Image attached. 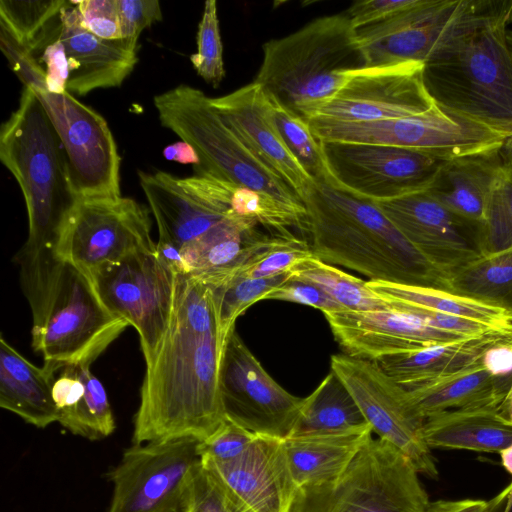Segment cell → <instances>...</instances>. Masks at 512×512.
Segmentation results:
<instances>
[{"label": "cell", "mask_w": 512, "mask_h": 512, "mask_svg": "<svg viewBox=\"0 0 512 512\" xmlns=\"http://www.w3.org/2000/svg\"><path fill=\"white\" fill-rule=\"evenodd\" d=\"M138 179L154 215L158 238L180 248L232 218L230 198L235 184L229 181L208 174L178 178L165 171L141 170Z\"/></svg>", "instance_id": "obj_18"}, {"label": "cell", "mask_w": 512, "mask_h": 512, "mask_svg": "<svg viewBox=\"0 0 512 512\" xmlns=\"http://www.w3.org/2000/svg\"><path fill=\"white\" fill-rule=\"evenodd\" d=\"M0 160L26 203L29 229L22 248H55L80 196L58 135L29 88L23 89L17 109L1 126Z\"/></svg>", "instance_id": "obj_6"}, {"label": "cell", "mask_w": 512, "mask_h": 512, "mask_svg": "<svg viewBox=\"0 0 512 512\" xmlns=\"http://www.w3.org/2000/svg\"><path fill=\"white\" fill-rule=\"evenodd\" d=\"M367 424L352 395L331 370L317 388L304 398L291 435L342 431Z\"/></svg>", "instance_id": "obj_33"}, {"label": "cell", "mask_w": 512, "mask_h": 512, "mask_svg": "<svg viewBox=\"0 0 512 512\" xmlns=\"http://www.w3.org/2000/svg\"><path fill=\"white\" fill-rule=\"evenodd\" d=\"M450 292L512 314V248L481 257L449 276Z\"/></svg>", "instance_id": "obj_34"}, {"label": "cell", "mask_w": 512, "mask_h": 512, "mask_svg": "<svg viewBox=\"0 0 512 512\" xmlns=\"http://www.w3.org/2000/svg\"><path fill=\"white\" fill-rule=\"evenodd\" d=\"M406 391L417 413L426 420L445 411L512 401V376L493 375L481 360Z\"/></svg>", "instance_id": "obj_29"}, {"label": "cell", "mask_w": 512, "mask_h": 512, "mask_svg": "<svg viewBox=\"0 0 512 512\" xmlns=\"http://www.w3.org/2000/svg\"><path fill=\"white\" fill-rule=\"evenodd\" d=\"M84 389L72 408L58 416V423L70 433L88 440H100L111 435L115 428L113 412L100 380L90 365H80Z\"/></svg>", "instance_id": "obj_38"}, {"label": "cell", "mask_w": 512, "mask_h": 512, "mask_svg": "<svg viewBox=\"0 0 512 512\" xmlns=\"http://www.w3.org/2000/svg\"><path fill=\"white\" fill-rule=\"evenodd\" d=\"M200 462L254 512H291L297 486L283 439L258 435L234 459Z\"/></svg>", "instance_id": "obj_22"}, {"label": "cell", "mask_w": 512, "mask_h": 512, "mask_svg": "<svg viewBox=\"0 0 512 512\" xmlns=\"http://www.w3.org/2000/svg\"><path fill=\"white\" fill-rule=\"evenodd\" d=\"M120 18L121 40L137 50L141 32L162 19L157 0H116Z\"/></svg>", "instance_id": "obj_46"}, {"label": "cell", "mask_w": 512, "mask_h": 512, "mask_svg": "<svg viewBox=\"0 0 512 512\" xmlns=\"http://www.w3.org/2000/svg\"><path fill=\"white\" fill-rule=\"evenodd\" d=\"M392 302L393 307L385 310L323 313L345 354L376 360L385 355L471 338L438 329Z\"/></svg>", "instance_id": "obj_21"}, {"label": "cell", "mask_w": 512, "mask_h": 512, "mask_svg": "<svg viewBox=\"0 0 512 512\" xmlns=\"http://www.w3.org/2000/svg\"><path fill=\"white\" fill-rule=\"evenodd\" d=\"M429 448L499 453L512 444V401L445 411L425 420Z\"/></svg>", "instance_id": "obj_25"}, {"label": "cell", "mask_w": 512, "mask_h": 512, "mask_svg": "<svg viewBox=\"0 0 512 512\" xmlns=\"http://www.w3.org/2000/svg\"><path fill=\"white\" fill-rule=\"evenodd\" d=\"M258 435L226 418L208 438L199 441L200 458L227 461L241 455Z\"/></svg>", "instance_id": "obj_44"}, {"label": "cell", "mask_w": 512, "mask_h": 512, "mask_svg": "<svg viewBox=\"0 0 512 512\" xmlns=\"http://www.w3.org/2000/svg\"><path fill=\"white\" fill-rule=\"evenodd\" d=\"M500 460L503 468L508 472L512 477V444L508 447L504 448L499 452ZM510 485L512 486V480Z\"/></svg>", "instance_id": "obj_55"}, {"label": "cell", "mask_w": 512, "mask_h": 512, "mask_svg": "<svg viewBox=\"0 0 512 512\" xmlns=\"http://www.w3.org/2000/svg\"><path fill=\"white\" fill-rule=\"evenodd\" d=\"M254 82L306 121L366 68L357 31L346 14L316 18L265 42Z\"/></svg>", "instance_id": "obj_5"}, {"label": "cell", "mask_w": 512, "mask_h": 512, "mask_svg": "<svg viewBox=\"0 0 512 512\" xmlns=\"http://www.w3.org/2000/svg\"><path fill=\"white\" fill-rule=\"evenodd\" d=\"M290 277L291 272L266 278L235 277L216 287L207 286L212 294L224 341L235 329V322L242 313L257 301L264 300Z\"/></svg>", "instance_id": "obj_39"}, {"label": "cell", "mask_w": 512, "mask_h": 512, "mask_svg": "<svg viewBox=\"0 0 512 512\" xmlns=\"http://www.w3.org/2000/svg\"><path fill=\"white\" fill-rule=\"evenodd\" d=\"M512 335V334H511ZM509 335L489 334L382 356L374 361L405 390L477 364L484 353Z\"/></svg>", "instance_id": "obj_31"}, {"label": "cell", "mask_w": 512, "mask_h": 512, "mask_svg": "<svg viewBox=\"0 0 512 512\" xmlns=\"http://www.w3.org/2000/svg\"><path fill=\"white\" fill-rule=\"evenodd\" d=\"M34 92L58 135L80 198L120 197L121 157L106 120L68 91Z\"/></svg>", "instance_id": "obj_15"}, {"label": "cell", "mask_w": 512, "mask_h": 512, "mask_svg": "<svg viewBox=\"0 0 512 512\" xmlns=\"http://www.w3.org/2000/svg\"><path fill=\"white\" fill-rule=\"evenodd\" d=\"M329 186L373 202L425 191L446 161L394 146L321 142Z\"/></svg>", "instance_id": "obj_14"}, {"label": "cell", "mask_w": 512, "mask_h": 512, "mask_svg": "<svg viewBox=\"0 0 512 512\" xmlns=\"http://www.w3.org/2000/svg\"><path fill=\"white\" fill-rule=\"evenodd\" d=\"M511 497V486L508 485L499 494L488 501L485 500H439L430 502L426 512H505Z\"/></svg>", "instance_id": "obj_51"}, {"label": "cell", "mask_w": 512, "mask_h": 512, "mask_svg": "<svg viewBox=\"0 0 512 512\" xmlns=\"http://www.w3.org/2000/svg\"><path fill=\"white\" fill-rule=\"evenodd\" d=\"M82 25L99 38L121 39L116 0H81L74 2Z\"/></svg>", "instance_id": "obj_47"}, {"label": "cell", "mask_w": 512, "mask_h": 512, "mask_svg": "<svg viewBox=\"0 0 512 512\" xmlns=\"http://www.w3.org/2000/svg\"><path fill=\"white\" fill-rule=\"evenodd\" d=\"M38 60L45 71L47 91H67L69 65L65 47L59 38L45 47Z\"/></svg>", "instance_id": "obj_50"}, {"label": "cell", "mask_w": 512, "mask_h": 512, "mask_svg": "<svg viewBox=\"0 0 512 512\" xmlns=\"http://www.w3.org/2000/svg\"><path fill=\"white\" fill-rule=\"evenodd\" d=\"M0 43L11 69L24 84V88L47 90L45 71L38 59L2 25Z\"/></svg>", "instance_id": "obj_45"}, {"label": "cell", "mask_w": 512, "mask_h": 512, "mask_svg": "<svg viewBox=\"0 0 512 512\" xmlns=\"http://www.w3.org/2000/svg\"><path fill=\"white\" fill-rule=\"evenodd\" d=\"M193 510H194V506H193V509L190 512H193Z\"/></svg>", "instance_id": "obj_58"}, {"label": "cell", "mask_w": 512, "mask_h": 512, "mask_svg": "<svg viewBox=\"0 0 512 512\" xmlns=\"http://www.w3.org/2000/svg\"><path fill=\"white\" fill-rule=\"evenodd\" d=\"M256 226L249 221L227 218L184 245L181 248L183 275L208 287L234 277L265 239L256 232Z\"/></svg>", "instance_id": "obj_26"}, {"label": "cell", "mask_w": 512, "mask_h": 512, "mask_svg": "<svg viewBox=\"0 0 512 512\" xmlns=\"http://www.w3.org/2000/svg\"><path fill=\"white\" fill-rule=\"evenodd\" d=\"M220 390L226 418L256 435L283 440L293 433L304 403L270 376L235 329L223 348Z\"/></svg>", "instance_id": "obj_16"}, {"label": "cell", "mask_w": 512, "mask_h": 512, "mask_svg": "<svg viewBox=\"0 0 512 512\" xmlns=\"http://www.w3.org/2000/svg\"><path fill=\"white\" fill-rule=\"evenodd\" d=\"M509 38L512 43V28L509 31ZM500 155L505 166L512 168V136L506 138L500 148Z\"/></svg>", "instance_id": "obj_54"}, {"label": "cell", "mask_w": 512, "mask_h": 512, "mask_svg": "<svg viewBox=\"0 0 512 512\" xmlns=\"http://www.w3.org/2000/svg\"><path fill=\"white\" fill-rule=\"evenodd\" d=\"M510 343L512 344V335L510 336Z\"/></svg>", "instance_id": "obj_57"}, {"label": "cell", "mask_w": 512, "mask_h": 512, "mask_svg": "<svg viewBox=\"0 0 512 512\" xmlns=\"http://www.w3.org/2000/svg\"><path fill=\"white\" fill-rule=\"evenodd\" d=\"M512 248V168L504 165L488 198L481 231L482 257Z\"/></svg>", "instance_id": "obj_41"}, {"label": "cell", "mask_w": 512, "mask_h": 512, "mask_svg": "<svg viewBox=\"0 0 512 512\" xmlns=\"http://www.w3.org/2000/svg\"><path fill=\"white\" fill-rule=\"evenodd\" d=\"M374 203L424 257L449 276L482 257V224L450 211L426 191Z\"/></svg>", "instance_id": "obj_19"}, {"label": "cell", "mask_w": 512, "mask_h": 512, "mask_svg": "<svg viewBox=\"0 0 512 512\" xmlns=\"http://www.w3.org/2000/svg\"><path fill=\"white\" fill-rule=\"evenodd\" d=\"M331 370L352 395L372 431L413 464L418 473L438 477V469L423 436L425 420L411 404L407 391L374 360L335 354Z\"/></svg>", "instance_id": "obj_13"}, {"label": "cell", "mask_w": 512, "mask_h": 512, "mask_svg": "<svg viewBox=\"0 0 512 512\" xmlns=\"http://www.w3.org/2000/svg\"><path fill=\"white\" fill-rule=\"evenodd\" d=\"M55 252L89 273L137 252H156L149 210L122 196L80 198Z\"/></svg>", "instance_id": "obj_12"}, {"label": "cell", "mask_w": 512, "mask_h": 512, "mask_svg": "<svg viewBox=\"0 0 512 512\" xmlns=\"http://www.w3.org/2000/svg\"><path fill=\"white\" fill-rule=\"evenodd\" d=\"M15 261L32 311V347L49 373L91 365L130 326L107 308L90 273L55 248H21Z\"/></svg>", "instance_id": "obj_3"}, {"label": "cell", "mask_w": 512, "mask_h": 512, "mask_svg": "<svg viewBox=\"0 0 512 512\" xmlns=\"http://www.w3.org/2000/svg\"><path fill=\"white\" fill-rule=\"evenodd\" d=\"M418 474L398 449L372 438L339 478L298 489L291 512H426Z\"/></svg>", "instance_id": "obj_8"}, {"label": "cell", "mask_w": 512, "mask_h": 512, "mask_svg": "<svg viewBox=\"0 0 512 512\" xmlns=\"http://www.w3.org/2000/svg\"><path fill=\"white\" fill-rule=\"evenodd\" d=\"M510 336L490 347L482 357V364L495 376H512V344Z\"/></svg>", "instance_id": "obj_52"}, {"label": "cell", "mask_w": 512, "mask_h": 512, "mask_svg": "<svg viewBox=\"0 0 512 512\" xmlns=\"http://www.w3.org/2000/svg\"><path fill=\"white\" fill-rule=\"evenodd\" d=\"M153 103L161 125L196 151V174L248 187L307 214L298 196L249 152L203 91L180 84L156 95Z\"/></svg>", "instance_id": "obj_7"}, {"label": "cell", "mask_w": 512, "mask_h": 512, "mask_svg": "<svg viewBox=\"0 0 512 512\" xmlns=\"http://www.w3.org/2000/svg\"><path fill=\"white\" fill-rule=\"evenodd\" d=\"M292 277L324 290L344 310L375 311L393 307L388 298L373 291L368 282L313 257L291 271Z\"/></svg>", "instance_id": "obj_37"}, {"label": "cell", "mask_w": 512, "mask_h": 512, "mask_svg": "<svg viewBox=\"0 0 512 512\" xmlns=\"http://www.w3.org/2000/svg\"><path fill=\"white\" fill-rule=\"evenodd\" d=\"M416 0H363L354 2L347 10L354 29L358 30L392 18L414 5Z\"/></svg>", "instance_id": "obj_49"}, {"label": "cell", "mask_w": 512, "mask_h": 512, "mask_svg": "<svg viewBox=\"0 0 512 512\" xmlns=\"http://www.w3.org/2000/svg\"><path fill=\"white\" fill-rule=\"evenodd\" d=\"M198 443L189 438L132 443L105 475L113 485L107 512H190L201 465Z\"/></svg>", "instance_id": "obj_9"}, {"label": "cell", "mask_w": 512, "mask_h": 512, "mask_svg": "<svg viewBox=\"0 0 512 512\" xmlns=\"http://www.w3.org/2000/svg\"><path fill=\"white\" fill-rule=\"evenodd\" d=\"M193 512H254L218 477L200 465L194 486Z\"/></svg>", "instance_id": "obj_43"}, {"label": "cell", "mask_w": 512, "mask_h": 512, "mask_svg": "<svg viewBox=\"0 0 512 512\" xmlns=\"http://www.w3.org/2000/svg\"><path fill=\"white\" fill-rule=\"evenodd\" d=\"M263 109L282 142L316 185L330 184L321 142L308 122L263 89Z\"/></svg>", "instance_id": "obj_36"}, {"label": "cell", "mask_w": 512, "mask_h": 512, "mask_svg": "<svg viewBox=\"0 0 512 512\" xmlns=\"http://www.w3.org/2000/svg\"><path fill=\"white\" fill-rule=\"evenodd\" d=\"M90 275L107 308L136 329L149 362L171 320L177 274L157 252H137L103 264Z\"/></svg>", "instance_id": "obj_11"}, {"label": "cell", "mask_w": 512, "mask_h": 512, "mask_svg": "<svg viewBox=\"0 0 512 512\" xmlns=\"http://www.w3.org/2000/svg\"><path fill=\"white\" fill-rule=\"evenodd\" d=\"M369 424L342 431L291 435L284 440L297 490L339 478L373 438Z\"/></svg>", "instance_id": "obj_27"}, {"label": "cell", "mask_w": 512, "mask_h": 512, "mask_svg": "<svg viewBox=\"0 0 512 512\" xmlns=\"http://www.w3.org/2000/svg\"><path fill=\"white\" fill-rule=\"evenodd\" d=\"M197 74L217 88L225 77L223 45L220 34L217 3L208 0L204 4L197 31V52L190 56Z\"/></svg>", "instance_id": "obj_42"}, {"label": "cell", "mask_w": 512, "mask_h": 512, "mask_svg": "<svg viewBox=\"0 0 512 512\" xmlns=\"http://www.w3.org/2000/svg\"><path fill=\"white\" fill-rule=\"evenodd\" d=\"M264 300H281L307 305L326 312L342 311L344 308L317 285L292 277L268 294Z\"/></svg>", "instance_id": "obj_48"}, {"label": "cell", "mask_w": 512, "mask_h": 512, "mask_svg": "<svg viewBox=\"0 0 512 512\" xmlns=\"http://www.w3.org/2000/svg\"><path fill=\"white\" fill-rule=\"evenodd\" d=\"M423 66L401 63L363 68L314 117L375 122L424 113L436 103L424 85Z\"/></svg>", "instance_id": "obj_20"}, {"label": "cell", "mask_w": 512, "mask_h": 512, "mask_svg": "<svg viewBox=\"0 0 512 512\" xmlns=\"http://www.w3.org/2000/svg\"><path fill=\"white\" fill-rule=\"evenodd\" d=\"M505 512H512V487H511V497H510V500H509V503L507 505Z\"/></svg>", "instance_id": "obj_56"}, {"label": "cell", "mask_w": 512, "mask_h": 512, "mask_svg": "<svg viewBox=\"0 0 512 512\" xmlns=\"http://www.w3.org/2000/svg\"><path fill=\"white\" fill-rule=\"evenodd\" d=\"M503 167L500 148L448 159L425 191L450 211L483 224L489 195Z\"/></svg>", "instance_id": "obj_28"}, {"label": "cell", "mask_w": 512, "mask_h": 512, "mask_svg": "<svg viewBox=\"0 0 512 512\" xmlns=\"http://www.w3.org/2000/svg\"><path fill=\"white\" fill-rule=\"evenodd\" d=\"M512 0H480L476 11L423 66L443 109L512 136Z\"/></svg>", "instance_id": "obj_2"}, {"label": "cell", "mask_w": 512, "mask_h": 512, "mask_svg": "<svg viewBox=\"0 0 512 512\" xmlns=\"http://www.w3.org/2000/svg\"><path fill=\"white\" fill-rule=\"evenodd\" d=\"M314 256L370 280L450 292L449 275L424 257L370 200L326 184L303 200Z\"/></svg>", "instance_id": "obj_4"}, {"label": "cell", "mask_w": 512, "mask_h": 512, "mask_svg": "<svg viewBox=\"0 0 512 512\" xmlns=\"http://www.w3.org/2000/svg\"><path fill=\"white\" fill-rule=\"evenodd\" d=\"M480 0H416L390 19L356 30L367 67L425 64Z\"/></svg>", "instance_id": "obj_17"}, {"label": "cell", "mask_w": 512, "mask_h": 512, "mask_svg": "<svg viewBox=\"0 0 512 512\" xmlns=\"http://www.w3.org/2000/svg\"><path fill=\"white\" fill-rule=\"evenodd\" d=\"M66 3L65 0H1L0 25L38 59L45 47L59 38L60 12Z\"/></svg>", "instance_id": "obj_35"}, {"label": "cell", "mask_w": 512, "mask_h": 512, "mask_svg": "<svg viewBox=\"0 0 512 512\" xmlns=\"http://www.w3.org/2000/svg\"><path fill=\"white\" fill-rule=\"evenodd\" d=\"M54 380L55 375L31 363L1 335V408L37 428L58 422V410L52 396Z\"/></svg>", "instance_id": "obj_30"}, {"label": "cell", "mask_w": 512, "mask_h": 512, "mask_svg": "<svg viewBox=\"0 0 512 512\" xmlns=\"http://www.w3.org/2000/svg\"><path fill=\"white\" fill-rule=\"evenodd\" d=\"M163 155L168 161L193 164L194 166L200 164V159L196 151L190 144L182 140L166 146L163 150Z\"/></svg>", "instance_id": "obj_53"}, {"label": "cell", "mask_w": 512, "mask_h": 512, "mask_svg": "<svg viewBox=\"0 0 512 512\" xmlns=\"http://www.w3.org/2000/svg\"><path fill=\"white\" fill-rule=\"evenodd\" d=\"M313 257L310 245L296 236L265 237L261 247L232 278L273 277L291 272Z\"/></svg>", "instance_id": "obj_40"}, {"label": "cell", "mask_w": 512, "mask_h": 512, "mask_svg": "<svg viewBox=\"0 0 512 512\" xmlns=\"http://www.w3.org/2000/svg\"><path fill=\"white\" fill-rule=\"evenodd\" d=\"M60 18L59 40L69 65L67 91L84 96L96 89L121 86L138 62L137 50L121 39L106 40L88 31L72 1L63 6Z\"/></svg>", "instance_id": "obj_24"}, {"label": "cell", "mask_w": 512, "mask_h": 512, "mask_svg": "<svg viewBox=\"0 0 512 512\" xmlns=\"http://www.w3.org/2000/svg\"><path fill=\"white\" fill-rule=\"evenodd\" d=\"M210 289L177 274L168 329L146 371L132 443L203 441L226 419L220 390L223 348Z\"/></svg>", "instance_id": "obj_1"}, {"label": "cell", "mask_w": 512, "mask_h": 512, "mask_svg": "<svg viewBox=\"0 0 512 512\" xmlns=\"http://www.w3.org/2000/svg\"><path fill=\"white\" fill-rule=\"evenodd\" d=\"M320 142L367 143L422 151L442 159L501 148L505 137L437 104L413 116L375 122L307 120Z\"/></svg>", "instance_id": "obj_10"}, {"label": "cell", "mask_w": 512, "mask_h": 512, "mask_svg": "<svg viewBox=\"0 0 512 512\" xmlns=\"http://www.w3.org/2000/svg\"><path fill=\"white\" fill-rule=\"evenodd\" d=\"M263 91L254 81L224 96L212 106L249 152L278 176L302 201L315 186L288 151L263 109Z\"/></svg>", "instance_id": "obj_23"}, {"label": "cell", "mask_w": 512, "mask_h": 512, "mask_svg": "<svg viewBox=\"0 0 512 512\" xmlns=\"http://www.w3.org/2000/svg\"><path fill=\"white\" fill-rule=\"evenodd\" d=\"M367 282L373 291L392 301L460 316L499 334H512V314L503 308L436 288L376 280Z\"/></svg>", "instance_id": "obj_32"}]
</instances>
